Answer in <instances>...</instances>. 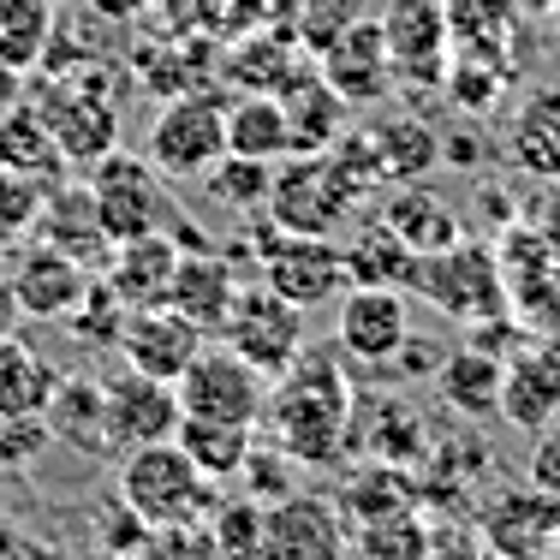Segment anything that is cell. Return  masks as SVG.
Masks as SVG:
<instances>
[{
    "label": "cell",
    "mask_w": 560,
    "mask_h": 560,
    "mask_svg": "<svg viewBox=\"0 0 560 560\" xmlns=\"http://www.w3.org/2000/svg\"><path fill=\"white\" fill-rule=\"evenodd\" d=\"M358 388L335 352H299L280 376H269L257 435L287 453L292 465H335L352 442Z\"/></svg>",
    "instance_id": "1"
},
{
    "label": "cell",
    "mask_w": 560,
    "mask_h": 560,
    "mask_svg": "<svg viewBox=\"0 0 560 560\" xmlns=\"http://www.w3.org/2000/svg\"><path fill=\"white\" fill-rule=\"evenodd\" d=\"M119 96H126V78H114L96 60H43L36 66V84H24V102L48 119L60 155L72 173H84L90 162L119 143Z\"/></svg>",
    "instance_id": "2"
},
{
    "label": "cell",
    "mask_w": 560,
    "mask_h": 560,
    "mask_svg": "<svg viewBox=\"0 0 560 560\" xmlns=\"http://www.w3.org/2000/svg\"><path fill=\"white\" fill-rule=\"evenodd\" d=\"M215 489L221 483H209V477L185 459V447L173 442V435H167V442H143V447L119 453L114 495L126 501L150 530H162V525H197V518L209 513V501H215Z\"/></svg>",
    "instance_id": "3"
},
{
    "label": "cell",
    "mask_w": 560,
    "mask_h": 560,
    "mask_svg": "<svg viewBox=\"0 0 560 560\" xmlns=\"http://www.w3.org/2000/svg\"><path fill=\"white\" fill-rule=\"evenodd\" d=\"M364 185L340 167L335 150H316V155H287L275 162V185H269V215L280 233H328L335 238L346 221L364 209Z\"/></svg>",
    "instance_id": "4"
},
{
    "label": "cell",
    "mask_w": 560,
    "mask_h": 560,
    "mask_svg": "<svg viewBox=\"0 0 560 560\" xmlns=\"http://www.w3.org/2000/svg\"><path fill=\"white\" fill-rule=\"evenodd\" d=\"M406 292H418V299L435 304L447 323H465V328L501 323L506 299H513V287H506V275H501V257L489 245H471V238H453V245L418 257Z\"/></svg>",
    "instance_id": "5"
},
{
    "label": "cell",
    "mask_w": 560,
    "mask_h": 560,
    "mask_svg": "<svg viewBox=\"0 0 560 560\" xmlns=\"http://www.w3.org/2000/svg\"><path fill=\"white\" fill-rule=\"evenodd\" d=\"M250 262H257V280L269 292H280L299 311H316V304H335L346 292V262H340V238L328 233H280V226L262 215L257 245H250Z\"/></svg>",
    "instance_id": "6"
},
{
    "label": "cell",
    "mask_w": 560,
    "mask_h": 560,
    "mask_svg": "<svg viewBox=\"0 0 560 560\" xmlns=\"http://www.w3.org/2000/svg\"><path fill=\"white\" fill-rule=\"evenodd\" d=\"M226 155V96L179 90L150 119V167L162 179H203Z\"/></svg>",
    "instance_id": "7"
},
{
    "label": "cell",
    "mask_w": 560,
    "mask_h": 560,
    "mask_svg": "<svg viewBox=\"0 0 560 560\" xmlns=\"http://www.w3.org/2000/svg\"><path fill=\"white\" fill-rule=\"evenodd\" d=\"M78 179L90 185V203H96V221H102V233L114 238H138V233H155V226H173L179 215H173V203H167V179L150 167V155H126L114 143L102 162H90Z\"/></svg>",
    "instance_id": "8"
},
{
    "label": "cell",
    "mask_w": 560,
    "mask_h": 560,
    "mask_svg": "<svg viewBox=\"0 0 560 560\" xmlns=\"http://www.w3.org/2000/svg\"><path fill=\"white\" fill-rule=\"evenodd\" d=\"M185 418H221V423H262V399H269V376L257 364L233 352L221 340H203V352L185 364V376L173 382Z\"/></svg>",
    "instance_id": "9"
},
{
    "label": "cell",
    "mask_w": 560,
    "mask_h": 560,
    "mask_svg": "<svg viewBox=\"0 0 560 560\" xmlns=\"http://www.w3.org/2000/svg\"><path fill=\"white\" fill-rule=\"evenodd\" d=\"M215 340L233 346V352L245 358V364H257L262 376H280V370L304 352V311L287 304L280 292H269L262 280H250V287H238V299H233V311H226Z\"/></svg>",
    "instance_id": "10"
},
{
    "label": "cell",
    "mask_w": 560,
    "mask_h": 560,
    "mask_svg": "<svg viewBox=\"0 0 560 560\" xmlns=\"http://www.w3.org/2000/svg\"><path fill=\"white\" fill-rule=\"evenodd\" d=\"M352 525H346L335 495L287 489L280 501L262 506V555L257 560H346Z\"/></svg>",
    "instance_id": "11"
},
{
    "label": "cell",
    "mask_w": 560,
    "mask_h": 560,
    "mask_svg": "<svg viewBox=\"0 0 560 560\" xmlns=\"http://www.w3.org/2000/svg\"><path fill=\"white\" fill-rule=\"evenodd\" d=\"M411 340V304L399 287H346L335 299V346L364 370H394Z\"/></svg>",
    "instance_id": "12"
},
{
    "label": "cell",
    "mask_w": 560,
    "mask_h": 560,
    "mask_svg": "<svg viewBox=\"0 0 560 560\" xmlns=\"http://www.w3.org/2000/svg\"><path fill=\"white\" fill-rule=\"evenodd\" d=\"M382 48H388L394 84H442L453 60V24L442 0H388L382 12Z\"/></svg>",
    "instance_id": "13"
},
{
    "label": "cell",
    "mask_w": 560,
    "mask_h": 560,
    "mask_svg": "<svg viewBox=\"0 0 560 560\" xmlns=\"http://www.w3.org/2000/svg\"><path fill=\"white\" fill-rule=\"evenodd\" d=\"M173 430H179V394H173V382L138 376L126 364L114 376H102V435H108V453L167 442Z\"/></svg>",
    "instance_id": "14"
},
{
    "label": "cell",
    "mask_w": 560,
    "mask_h": 560,
    "mask_svg": "<svg viewBox=\"0 0 560 560\" xmlns=\"http://www.w3.org/2000/svg\"><path fill=\"white\" fill-rule=\"evenodd\" d=\"M477 537L506 560L549 555V549H560V495H549L537 483H506L495 501H483Z\"/></svg>",
    "instance_id": "15"
},
{
    "label": "cell",
    "mask_w": 560,
    "mask_h": 560,
    "mask_svg": "<svg viewBox=\"0 0 560 560\" xmlns=\"http://www.w3.org/2000/svg\"><path fill=\"white\" fill-rule=\"evenodd\" d=\"M203 328L185 323L173 304H150V311H126L119 323V340H114V358L138 376H155V382H179L185 364L203 352Z\"/></svg>",
    "instance_id": "16"
},
{
    "label": "cell",
    "mask_w": 560,
    "mask_h": 560,
    "mask_svg": "<svg viewBox=\"0 0 560 560\" xmlns=\"http://www.w3.org/2000/svg\"><path fill=\"white\" fill-rule=\"evenodd\" d=\"M185 257V238L173 226H155V233H138V238H119L102 262V287L114 292L126 311H150V304H167V287H173V269Z\"/></svg>",
    "instance_id": "17"
},
{
    "label": "cell",
    "mask_w": 560,
    "mask_h": 560,
    "mask_svg": "<svg viewBox=\"0 0 560 560\" xmlns=\"http://www.w3.org/2000/svg\"><path fill=\"white\" fill-rule=\"evenodd\" d=\"M90 280L96 275H90L84 262H72L55 245H36V250H24L19 269L7 275V299L24 323H66V316L78 311V299L90 292Z\"/></svg>",
    "instance_id": "18"
},
{
    "label": "cell",
    "mask_w": 560,
    "mask_h": 560,
    "mask_svg": "<svg viewBox=\"0 0 560 560\" xmlns=\"http://www.w3.org/2000/svg\"><path fill=\"white\" fill-rule=\"evenodd\" d=\"M311 60H316V72H323L328 84L352 102V108L382 102V96H388V84H394V66H388V48H382V24L376 19L340 24V31L328 36Z\"/></svg>",
    "instance_id": "19"
},
{
    "label": "cell",
    "mask_w": 560,
    "mask_h": 560,
    "mask_svg": "<svg viewBox=\"0 0 560 560\" xmlns=\"http://www.w3.org/2000/svg\"><path fill=\"white\" fill-rule=\"evenodd\" d=\"M304 66H311V55L299 48L292 31H238L226 36L215 78H226L238 96H280Z\"/></svg>",
    "instance_id": "20"
},
{
    "label": "cell",
    "mask_w": 560,
    "mask_h": 560,
    "mask_svg": "<svg viewBox=\"0 0 560 560\" xmlns=\"http://www.w3.org/2000/svg\"><path fill=\"white\" fill-rule=\"evenodd\" d=\"M36 233H43V245L66 250L72 262H84L90 275H102V262H108L114 238L102 233L96 221V203H90V185L84 179H60L43 191V203H36Z\"/></svg>",
    "instance_id": "21"
},
{
    "label": "cell",
    "mask_w": 560,
    "mask_h": 560,
    "mask_svg": "<svg viewBox=\"0 0 560 560\" xmlns=\"http://www.w3.org/2000/svg\"><path fill=\"white\" fill-rule=\"evenodd\" d=\"M560 411V352L555 346H518V352H501V406L495 418H506L513 430H542Z\"/></svg>",
    "instance_id": "22"
},
{
    "label": "cell",
    "mask_w": 560,
    "mask_h": 560,
    "mask_svg": "<svg viewBox=\"0 0 560 560\" xmlns=\"http://www.w3.org/2000/svg\"><path fill=\"white\" fill-rule=\"evenodd\" d=\"M238 287L245 280L233 275V257L226 250H209V245H191L179 257V269H173V287H167V304L185 316V323H197L209 340L221 335L226 311H233Z\"/></svg>",
    "instance_id": "23"
},
{
    "label": "cell",
    "mask_w": 560,
    "mask_h": 560,
    "mask_svg": "<svg viewBox=\"0 0 560 560\" xmlns=\"http://www.w3.org/2000/svg\"><path fill=\"white\" fill-rule=\"evenodd\" d=\"M501 155L525 179H560V84H537L513 102L501 131Z\"/></svg>",
    "instance_id": "24"
},
{
    "label": "cell",
    "mask_w": 560,
    "mask_h": 560,
    "mask_svg": "<svg viewBox=\"0 0 560 560\" xmlns=\"http://www.w3.org/2000/svg\"><path fill=\"white\" fill-rule=\"evenodd\" d=\"M435 394L453 418H495L501 406V346L471 340V346H453V352L435 358Z\"/></svg>",
    "instance_id": "25"
},
{
    "label": "cell",
    "mask_w": 560,
    "mask_h": 560,
    "mask_svg": "<svg viewBox=\"0 0 560 560\" xmlns=\"http://www.w3.org/2000/svg\"><path fill=\"white\" fill-rule=\"evenodd\" d=\"M280 108H287V131H292V155H316V150H335L346 138V114L352 102L316 72V60L280 90Z\"/></svg>",
    "instance_id": "26"
},
{
    "label": "cell",
    "mask_w": 560,
    "mask_h": 560,
    "mask_svg": "<svg viewBox=\"0 0 560 560\" xmlns=\"http://www.w3.org/2000/svg\"><path fill=\"white\" fill-rule=\"evenodd\" d=\"M340 262H346V287H411V269H418V250L382 221H358L352 233L340 238Z\"/></svg>",
    "instance_id": "27"
},
{
    "label": "cell",
    "mask_w": 560,
    "mask_h": 560,
    "mask_svg": "<svg viewBox=\"0 0 560 560\" xmlns=\"http://www.w3.org/2000/svg\"><path fill=\"white\" fill-rule=\"evenodd\" d=\"M376 221L394 226V233L406 238L411 250H418V257H430V250H442V245H453V238H465V233H459V215H453V209H447L423 179H399V191L382 197V215H376Z\"/></svg>",
    "instance_id": "28"
},
{
    "label": "cell",
    "mask_w": 560,
    "mask_h": 560,
    "mask_svg": "<svg viewBox=\"0 0 560 560\" xmlns=\"http://www.w3.org/2000/svg\"><path fill=\"white\" fill-rule=\"evenodd\" d=\"M0 167L36 179L43 191L72 173V167H66V155H60V143H55V131H48V119L36 114L31 102H19V108L0 114Z\"/></svg>",
    "instance_id": "29"
},
{
    "label": "cell",
    "mask_w": 560,
    "mask_h": 560,
    "mask_svg": "<svg viewBox=\"0 0 560 560\" xmlns=\"http://www.w3.org/2000/svg\"><path fill=\"white\" fill-rule=\"evenodd\" d=\"M364 447L370 459H388V465H411L423 459V447H430V430H423V418L411 406H399V399H376V406H358L352 411V442L346 453Z\"/></svg>",
    "instance_id": "30"
},
{
    "label": "cell",
    "mask_w": 560,
    "mask_h": 560,
    "mask_svg": "<svg viewBox=\"0 0 560 560\" xmlns=\"http://www.w3.org/2000/svg\"><path fill=\"white\" fill-rule=\"evenodd\" d=\"M173 442L185 447V459H191L209 483L226 489L238 477V465H245V453L257 447V430H250V423H221V418H185L179 411Z\"/></svg>",
    "instance_id": "31"
},
{
    "label": "cell",
    "mask_w": 560,
    "mask_h": 560,
    "mask_svg": "<svg viewBox=\"0 0 560 560\" xmlns=\"http://www.w3.org/2000/svg\"><path fill=\"white\" fill-rule=\"evenodd\" d=\"M226 150L250 155V162H287L292 155V131L280 96H238L226 102Z\"/></svg>",
    "instance_id": "32"
},
{
    "label": "cell",
    "mask_w": 560,
    "mask_h": 560,
    "mask_svg": "<svg viewBox=\"0 0 560 560\" xmlns=\"http://www.w3.org/2000/svg\"><path fill=\"white\" fill-rule=\"evenodd\" d=\"M340 513L346 525H364V518H382V513H399V506H418V483H411L406 465H388V459H364L352 477L340 483Z\"/></svg>",
    "instance_id": "33"
},
{
    "label": "cell",
    "mask_w": 560,
    "mask_h": 560,
    "mask_svg": "<svg viewBox=\"0 0 560 560\" xmlns=\"http://www.w3.org/2000/svg\"><path fill=\"white\" fill-rule=\"evenodd\" d=\"M352 560H435V530L418 506H399V513L364 518L352 525Z\"/></svg>",
    "instance_id": "34"
},
{
    "label": "cell",
    "mask_w": 560,
    "mask_h": 560,
    "mask_svg": "<svg viewBox=\"0 0 560 560\" xmlns=\"http://www.w3.org/2000/svg\"><path fill=\"white\" fill-rule=\"evenodd\" d=\"M43 418H48V435H60V442H72V447H96V453H108V435H102V382H90V376H55V394H48V406H43Z\"/></svg>",
    "instance_id": "35"
},
{
    "label": "cell",
    "mask_w": 560,
    "mask_h": 560,
    "mask_svg": "<svg viewBox=\"0 0 560 560\" xmlns=\"http://www.w3.org/2000/svg\"><path fill=\"white\" fill-rule=\"evenodd\" d=\"M55 55V0H0V60L24 78Z\"/></svg>",
    "instance_id": "36"
},
{
    "label": "cell",
    "mask_w": 560,
    "mask_h": 560,
    "mask_svg": "<svg viewBox=\"0 0 560 560\" xmlns=\"http://www.w3.org/2000/svg\"><path fill=\"white\" fill-rule=\"evenodd\" d=\"M370 143L382 155V173L388 179H423L435 162H442V138H435L423 119H388V126H370Z\"/></svg>",
    "instance_id": "37"
},
{
    "label": "cell",
    "mask_w": 560,
    "mask_h": 560,
    "mask_svg": "<svg viewBox=\"0 0 560 560\" xmlns=\"http://www.w3.org/2000/svg\"><path fill=\"white\" fill-rule=\"evenodd\" d=\"M203 525H209V537H215V549L226 560H257L262 555V501L245 495V489H233V495L215 489Z\"/></svg>",
    "instance_id": "38"
},
{
    "label": "cell",
    "mask_w": 560,
    "mask_h": 560,
    "mask_svg": "<svg viewBox=\"0 0 560 560\" xmlns=\"http://www.w3.org/2000/svg\"><path fill=\"white\" fill-rule=\"evenodd\" d=\"M55 394V370L24 340L0 335V411H43Z\"/></svg>",
    "instance_id": "39"
},
{
    "label": "cell",
    "mask_w": 560,
    "mask_h": 560,
    "mask_svg": "<svg viewBox=\"0 0 560 560\" xmlns=\"http://www.w3.org/2000/svg\"><path fill=\"white\" fill-rule=\"evenodd\" d=\"M209 197L226 209H238V215H262V203H269V185H275V162H250V155H233L226 150L215 167L203 173Z\"/></svg>",
    "instance_id": "40"
},
{
    "label": "cell",
    "mask_w": 560,
    "mask_h": 560,
    "mask_svg": "<svg viewBox=\"0 0 560 560\" xmlns=\"http://www.w3.org/2000/svg\"><path fill=\"white\" fill-rule=\"evenodd\" d=\"M126 560H226L209 537V525H162V530H143V542Z\"/></svg>",
    "instance_id": "41"
},
{
    "label": "cell",
    "mask_w": 560,
    "mask_h": 560,
    "mask_svg": "<svg viewBox=\"0 0 560 560\" xmlns=\"http://www.w3.org/2000/svg\"><path fill=\"white\" fill-rule=\"evenodd\" d=\"M119 323H126V304H119L108 287H102V275L90 280V292L78 299V311L66 316V328H72L78 340L102 346V352H114V340H119Z\"/></svg>",
    "instance_id": "42"
},
{
    "label": "cell",
    "mask_w": 560,
    "mask_h": 560,
    "mask_svg": "<svg viewBox=\"0 0 560 560\" xmlns=\"http://www.w3.org/2000/svg\"><path fill=\"white\" fill-rule=\"evenodd\" d=\"M48 442L55 435L43 411H0V471H31Z\"/></svg>",
    "instance_id": "43"
},
{
    "label": "cell",
    "mask_w": 560,
    "mask_h": 560,
    "mask_svg": "<svg viewBox=\"0 0 560 560\" xmlns=\"http://www.w3.org/2000/svg\"><path fill=\"white\" fill-rule=\"evenodd\" d=\"M150 12L162 19L167 36H209V43H226V0H150Z\"/></svg>",
    "instance_id": "44"
},
{
    "label": "cell",
    "mask_w": 560,
    "mask_h": 560,
    "mask_svg": "<svg viewBox=\"0 0 560 560\" xmlns=\"http://www.w3.org/2000/svg\"><path fill=\"white\" fill-rule=\"evenodd\" d=\"M233 483L245 489V495H257L262 506H269V501H280V495L292 489V459H287V453H280L275 442H262V435H257V447L245 453V465H238Z\"/></svg>",
    "instance_id": "45"
},
{
    "label": "cell",
    "mask_w": 560,
    "mask_h": 560,
    "mask_svg": "<svg viewBox=\"0 0 560 560\" xmlns=\"http://www.w3.org/2000/svg\"><path fill=\"white\" fill-rule=\"evenodd\" d=\"M304 0H226V36L238 31H299Z\"/></svg>",
    "instance_id": "46"
},
{
    "label": "cell",
    "mask_w": 560,
    "mask_h": 560,
    "mask_svg": "<svg viewBox=\"0 0 560 560\" xmlns=\"http://www.w3.org/2000/svg\"><path fill=\"white\" fill-rule=\"evenodd\" d=\"M36 203H43V185L12 173V167H0V238L24 233V226L36 221Z\"/></svg>",
    "instance_id": "47"
},
{
    "label": "cell",
    "mask_w": 560,
    "mask_h": 560,
    "mask_svg": "<svg viewBox=\"0 0 560 560\" xmlns=\"http://www.w3.org/2000/svg\"><path fill=\"white\" fill-rule=\"evenodd\" d=\"M525 483H537V489H549V495H560V411L542 423V430H530Z\"/></svg>",
    "instance_id": "48"
},
{
    "label": "cell",
    "mask_w": 560,
    "mask_h": 560,
    "mask_svg": "<svg viewBox=\"0 0 560 560\" xmlns=\"http://www.w3.org/2000/svg\"><path fill=\"white\" fill-rule=\"evenodd\" d=\"M90 12H102L108 24H131V19H143L150 12V0H84Z\"/></svg>",
    "instance_id": "49"
},
{
    "label": "cell",
    "mask_w": 560,
    "mask_h": 560,
    "mask_svg": "<svg viewBox=\"0 0 560 560\" xmlns=\"http://www.w3.org/2000/svg\"><path fill=\"white\" fill-rule=\"evenodd\" d=\"M19 102H24V72H19V66L0 60V114L19 108Z\"/></svg>",
    "instance_id": "50"
},
{
    "label": "cell",
    "mask_w": 560,
    "mask_h": 560,
    "mask_svg": "<svg viewBox=\"0 0 560 560\" xmlns=\"http://www.w3.org/2000/svg\"><path fill=\"white\" fill-rule=\"evenodd\" d=\"M435 560H506V555H495L483 537H477V542H465V549H453V555H442V549H435Z\"/></svg>",
    "instance_id": "51"
},
{
    "label": "cell",
    "mask_w": 560,
    "mask_h": 560,
    "mask_svg": "<svg viewBox=\"0 0 560 560\" xmlns=\"http://www.w3.org/2000/svg\"><path fill=\"white\" fill-rule=\"evenodd\" d=\"M506 7H513V19H549L555 0H506Z\"/></svg>",
    "instance_id": "52"
},
{
    "label": "cell",
    "mask_w": 560,
    "mask_h": 560,
    "mask_svg": "<svg viewBox=\"0 0 560 560\" xmlns=\"http://www.w3.org/2000/svg\"><path fill=\"white\" fill-rule=\"evenodd\" d=\"M549 19H555V31H560V0H555V7H549Z\"/></svg>",
    "instance_id": "53"
},
{
    "label": "cell",
    "mask_w": 560,
    "mask_h": 560,
    "mask_svg": "<svg viewBox=\"0 0 560 560\" xmlns=\"http://www.w3.org/2000/svg\"><path fill=\"white\" fill-rule=\"evenodd\" d=\"M537 560H560V549H549V555H537Z\"/></svg>",
    "instance_id": "54"
}]
</instances>
